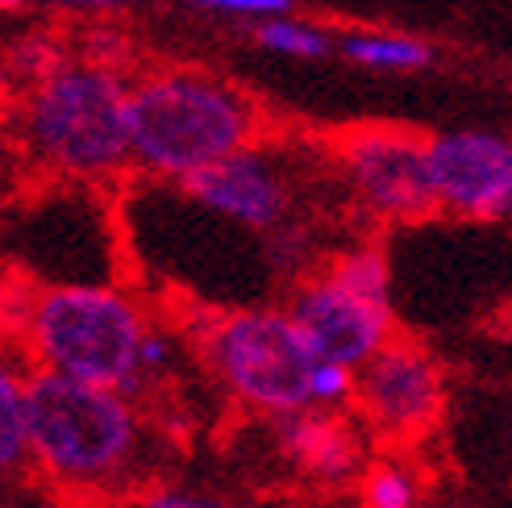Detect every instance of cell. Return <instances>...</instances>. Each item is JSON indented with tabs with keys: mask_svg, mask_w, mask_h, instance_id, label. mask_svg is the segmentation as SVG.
<instances>
[{
	"mask_svg": "<svg viewBox=\"0 0 512 508\" xmlns=\"http://www.w3.org/2000/svg\"><path fill=\"white\" fill-rule=\"evenodd\" d=\"M25 459L46 492L67 504L105 508L134 496L155 475V421L138 400L30 371Z\"/></svg>",
	"mask_w": 512,
	"mask_h": 508,
	"instance_id": "obj_1",
	"label": "cell"
},
{
	"mask_svg": "<svg viewBox=\"0 0 512 508\" xmlns=\"http://www.w3.org/2000/svg\"><path fill=\"white\" fill-rule=\"evenodd\" d=\"M254 134V100L213 71L163 67L130 84V163L155 180L184 184L254 146Z\"/></svg>",
	"mask_w": 512,
	"mask_h": 508,
	"instance_id": "obj_2",
	"label": "cell"
},
{
	"mask_svg": "<svg viewBox=\"0 0 512 508\" xmlns=\"http://www.w3.org/2000/svg\"><path fill=\"white\" fill-rule=\"evenodd\" d=\"M150 321L155 317L142 309V300L113 284H46L34 288L17 354L30 371L134 400L138 350Z\"/></svg>",
	"mask_w": 512,
	"mask_h": 508,
	"instance_id": "obj_3",
	"label": "cell"
},
{
	"mask_svg": "<svg viewBox=\"0 0 512 508\" xmlns=\"http://www.w3.org/2000/svg\"><path fill=\"white\" fill-rule=\"evenodd\" d=\"M25 142L71 180L130 167V80L92 59H59L25 96Z\"/></svg>",
	"mask_w": 512,
	"mask_h": 508,
	"instance_id": "obj_4",
	"label": "cell"
},
{
	"mask_svg": "<svg viewBox=\"0 0 512 508\" xmlns=\"http://www.w3.org/2000/svg\"><path fill=\"white\" fill-rule=\"evenodd\" d=\"M192 338L209 379L242 413L279 421L309 409V371L317 359L284 304L217 309Z\"/></svg>",
	"mask_w": 512,
	"mask_h": 508,
	"instance_id": "obj_5",
	"label": "cell"
},
{
	"mask_svg": "<svg viewBox=\"0 0 512 508\" xmlns=\"http://www.w3.org/2000/svg\"><path fill=\"white\" fill-rule=\"evenodd\" d=\"M284 313L313 359L358 371L396 338L388 254L371 242L342 250L329 267L296 279Z\"/></svg>",
	"mask_w": 512,
	"mask_h": 508,
	"instance_id": "obj_6",
	"label": "cell"
},
{
	"mask_svg": "<svg viewBox=\"0 0 512 508\" xmlns=\"http://www.w3.org/2000/svg\"><path fill=\"white\" fill-rule=\"evenodd\" d=\"M450 379L442 359L413 338H392L354 371L350 409L367 438L404 450L429 438L446 417Z\"/></svg>",
	"mask_w": 512,
	"mask_h": 508,
	"instance_id": "obj_7",
	"label": "cell"
},
{
	"mask_svg": "<svg viewBox=\"0 0 512 508\" xmlns=\"http://www.w3.org/2000/svg\"><path fill=\"white\" fill-rule=\"evenodd\" d=\"M338 171L358 205L388 225L438 213L425 175V138L413 130H392V125L350 130L338 142Z\"/></svg>",
	"mask_w": 512,
	"mask_h": 508,
	"instance_id": "obj_8",
	"label": "cell"
},
{
	"mask_svg": "<svg viewBox=\"0 0 512 508\" xmlns=\"http://www.w3.org/2000/svg\"><path fill=\"white\" fill-rule=\"evenodd\" d=\"M425 175L438 213L463 221H504L512 209V142L496 130L429 134Z\"/></svg>",
	"mask_w": 512,
	"mask_h": 508,
	"instance_id": "obj_9",
	"label": "cell"
},
{
	"mask_svg": "<svg viewBox=\"0 0 512 508\" xmlns=\"http://www.w3.org/2000/svg\"><path fill=\"white\" fill-rule=\"evenodd\" d=\"M184 196L192 205H200L204 213H213L238 230L250 234H271V230H284L292 209H296V196H292V180L284 175L275 159H267L259 146H246L238 155L221 159L217 167H204L196 175H188Z\"/></svg>",
	"mask_w": 512,
	"mask_h": 508,
	"instance_id": "obj_10",
	"label": "cell"
},
{
	"mask_svg": "<svg viewBox=\"0 0 512 508\" xmlns=\"http://www.w3.org/2000/svg\"><path fill=\"white\" fill-rule=\"evenodd\" d=\"M275 459L304 484L354 488L358 471L371 459V446L350 413L304 409L275 421Z\"/></svg>",
	"mask_w": 512,
	"mask_h": 508,
	"instance_id": "obj_11",
	"label": "cell"
},
{
	"mask_svg": "<svg viewBox=\"0 0 512 508\" xmlns=\"http://www.w3.org/2000/svg\"><path fill=\"white\" fill-rule=\"evenodd\" d=\"M334 50L350 67L379 71V75H413L438 59L433 42L417 34H400V30H346L334 38Z\"/></svg>",
	"mask_w": 512,
	"mask_h": 508,
	"instance_id": "obj_12",
	"label": "cell"
},
{
	"mask_svg": "<svg viewBox=\"0 0 512 508\" xmlns=\"http://www.w3.org/2000/svg\"><path fill=\"white\" fill-rule=\"evenodd\" d=\"M25 388H30V367L25 359L0 342V488L30 471L25 459Z\"/></svg>",
	"mask_w": 512,
	"mask_h": 508,
	"instance_id": "obj_13",
	"label": "cell"
},
{
	"mask_svg": "<svg viewBox=\"0 0 512 508\" xmlns=\"http://www.w3.org/2000/svg\"><path fill=\"white\" fill-rule=\"evenodd\" d=\"M358 508H421L425 504V475L404 454H383L367 459L354 479Z\"/></svg>",
	"mask_w": 512,
	"mask_h": 508,
	"instance_id": "obj_14",
	"label": "cell"
},
{
	"mask_svg": "<svg viewBox=\"0 0 512 508\" xmlns=\"http://www.w3.org/2000/svg\"><path fill=\"white\" fill-rule=\"evenodd\" d=\"M254 42L271 55H284V59H325L334 55V34L317 21H304V17H275V21H259L254 25Z\"/></svg>",
	"mask_w": 512,
	"mask_h": 508,
	"instance_id": "obj_15",
	"label": "cell"
},
{
	"mask_svg": "<svg viewBox=\"0 0 512 508\" xmlns=\"http://www.w3.org/2000/svg\"><path fill=\"white\" fill-rule=\"evenodd\" d=\"M117 508H238V504L204 484L159 475V479H150V484H142L134 496H125Z\"/></svg>",
	"mask_w": 512,
	"mask_h": 508,
	"instance_id": "obj_16",
	"label": "cell"
},
{
	"mask_svg": "<svg viewBox=\"0 0 512 508\" xmlns=\"http://www.w3.org/2000/svg\"><path fill=\"white\" fill-rule=\"evenodd\" d=\"M354 396V371L338 363H313L309 371V409L317 413H346Z\"/></svg>",
	"mask_w": 512,
	"mask_h": 508,
	"instance_id": "obj_17",
	"label": "cell"
},
{
	"mask_svg": "<svg viewBox=\"0 0 512 508\" xmlns=\"http://www.w3.org/2000/svg\"><path fill=\"white\" fill-rule=\"evenodd\" d=\"M200 13H217V17H246V21H275V17H292L296 0H188Z\"/></svg>",
	"mask_w": 512,
	"mask_h": 508,
	"instance_id": "obj_18",
	"label": "cell"
},
{
	"mask_svg": "<svg viewBox=\"0 0 512 508\" xmlns=\"http://www.w3.org/2000/svg\"><path fill=\"white\" fill-rule=\"evenodd\" d=\"M25 5H50V9H75V13H109L121 0H25Z\"/></svg>",
	"mask_w": 512,
	"mask_h": 508,
	"instance_id": "obj_19",
	"label": "cell"
},
{
	"mask_svg": "<svg viewBox=\"0 0 512 508\" xmlns=\"http://www.w3.org/2000/svg\"><path fill=\"white\" fill-rule=\"evenodd\" d=\"M0 508H25L21 500H13V496H5V492H0Z\"/></svg>",
	"mask_w": 512,
	"mask_h": 508,
	"instance_id": "obj_20",
	"label": "cell"
}]
</instances>
